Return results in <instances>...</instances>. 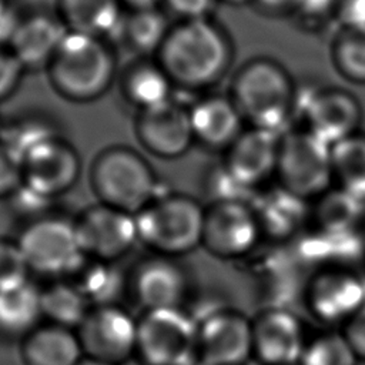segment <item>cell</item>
Listing matches in <instances>:
<instances>
[{
  "instance_id": "cell-1",
  "label": "cell",
  "mask_w": 365,
  "mask_h": 365,
  "mask_svg": "<svg viewBox=\"0 0 365 365\" xmlns=\"http://www.w3.org/2000/svg\"><path fill=\"white\" fill-rule=\"evenodd\" d=\"M155 58L175 88L201 91L224 76L231 60V46L211 17L175 20Z\"/></svg>"
},
{
  "instance_id": "cell-2",
  "label": "cell",
  "mask_w": 365,
  "mask_h": 365,
  "mask_svg": "<svg viewBox=\"0 0 365 365\" xmlns=\"http://www.w3.org/2000/svg\"><path fill=\"white\" fill-rule=\"evenodd\" d=\"M53 90L71 103L86 104L101 98L118 78L114 43L90 34L68 31L48 63Z\"/></svg>"
},
{
  "instance_id": "cell-3",
  "label": "cell",
  "mask_w": 365,
  "mask_h": 365,
  "mask_svg": "<svg viewBox=\"0 0 365 365\" xmlns=\"http://www.w3.org/2000/svg\"><path fill=\"white\" fill-rule=\"evenodd\" d=\"M90 181L100 204L134 215L161 195L153 167L127 145L101 150L93 161Z\"/></svg>"
},
{
  "instance_id": "cell-4",
  "label": "cell",
  "mask_w": 365,
  "mask_h": 365,
  "mask_svg": "<svg viewBox=\"0 0 365 365\" xmlns=\"http://www.w3.org/2000/svg\"><path fill=\"white\" fill-rule=\"evenodd\" d=\"M205 207L182 194H161L135 214L138 240L160 255L174 257L202 242Z\"/></svg>"
},
{
  "instance_id": "cell-5",
  "label": "cell",
  "mask_w": 365,
  "mask_h": 365,
  "mask_svg": "<svg viewBox=\"0 0 365 365\" xmlns=\"http://www.w3.org/2000/svg\"><path fill=\"white\" fill-rule=\"evenodd\" d=\"M30 272L46 277L74 275L87 261L76 221L34 218L17 240Z\"/></svg>"
},
{
  "instance_id": "cell-6",
  "label": "cell",
  "mask_w": 365,
  "mask_h": 365,
  "mask_svg": "<svg viewBox=\"0 0 365 365\" xmlns=\"http://www.w3.org/2000/svg\"><path fill=\"white\" fill-rule=\"evenodd\" d=\"M197 336V319L182 308L144 311L138 319L135 355L145 365H192Z\"/></svg>"
},
{
  "instance_id": "cell-7",
  "label": "cell",
  "mask_w": 365,
  "mask_h": 365,
  "mask_svg": "<svg viewBox=\"0 0 365 365\" xmlns=\"http://www.w3.org/2000/svg\"><path fill=\"white\" fill-rule=\"evenodd\" d=\"M289 94V83L279 68L255 61L237 74L231 98L255 127L281 135L287 127Z\"/></svg>"
},
{
  "instance_id": "cell-8",
  "label": "cell",
  "mask_w": 365,
  "mask_h": 365,
  "mask_svg": "<svg viewBox=\"0 0 365 365\" xmlns=\"http://www.w3.org/2000/svg\"><path fill=\"white\" fill-rule=\"evenodd\" d=\"M277 175L279 187L309 200L325 194L334 178L331 145L312 133H289L279 143Z\"/></svg>"
},
{
  "instance_id": "cell-9",
  "label": "cell",
  "mask_w": 365,
  "mask_h": 365,
  "mask_svg": "<svg viewBox=\"0 0 365 365\" xmlns=\"http://www.w3.org/2000/svg\"><path fill=\"white\" fill-rule=\"evenodd\" d=\"M138 319L113 305L91 307L76 329L86 358L120 365L135 355Z\"/></svg>"
},
{
  "instance_id": "cell-10",
  "label": "cell",
  "mask_w": 365,
  "mask_h": 365,
  "mask_svg": "<svg viewBox=\"0 0 365 365\" xmlns=\"http://www.w3.org/2000/svg\"><path fill=\"white\" fill-rule=\"evenodd\" d=\"M261 235L257 214L242 200H217L205 207L202 242L218 258L248 254Z\"/></svg>"
},
{
  "instance_id": "cell-11",
  "label": "cell",
  "mask_w": 365,
  "mask_h": 365,
  "mask_svg": "<svg viewBox=\"0 0 365 365\" xmlns=\"http://www.w3.org/2000/svg\"><path fill=\"white\" fill-rule=\"evenodd\" d=\"M197 362L242 365L252 356V321L232 309H217L197 321Z\"/></svg>"
},
{
  "instance_id": "cell-12",
  "label": "cell",
  "mask_w": 365,
  "mask_h": 365,
  "mask_svg": "<svg viewBox=\"0 0 365 365\" xmlns=\"http://www.w3.org/2000/svg\"><path fill=\"white\" fill-rule=\"evenodd\" d=\"M134 131L145 151L164 160L180 158L195 144L190 108L175 98L137 113Z\"/></svg>"
},
{
  "instance_id": "cell-13",
  "label": "cell",
  "mask_w": 365,
  "mask_h": 365,
  "mask_svg": "<svg viewBox=\"0 0 365 365\" xmlns=\"http://www.w3.org/2000/svg\"><path fill=\"white\" fill-rule=\"evenodd\" d=\"M87 258L114 262L138 240L135 215L104 204L88 208L76 221Z\"/></svg>"
},
{
  "instance_id": "cell-14",
  "label": "cell",
  "mask_w": 365,
  "mask_h": 365,
  "mask_svg": "<svg viewBox=\"0 0 365 365\" xmlns=\"http://www.w3.org/2000/svg\"><path fill=\"white\" fill-rule=\"evenodd\" d=\"M23 184L48 198L68 191L81 173V160L74 145L63 135L38 144L21 160Z\"/></svg>"
},
{
  "instance_id": "cell-15",
  "label": "cell",
  "mask_w": 365,
  "mask_h": 365,
  "mask_svg": "<svg viewBox=\"0 0 365 365\" xmlns=\"http://www.w3.org/2000/svg\"><path fill=\"white\" fill-rule=\"evenodd\" d=\"M305 345L302 325L291 311L267 309L252 321V356L264 365H298Z\"/></svg>"
},
{
  "instance_id": "cell-16",
  "label": "cell",
  "mask_w": 365,
  "mask_h": 365,
  "mask_svg": "<svg viewBox=\"0 0 365 365\" xmlns=\"http://www.w3.org/2000/svg\"><path fill=\"white\" fill-rule=\"evenodd\" d=\"M311 312L324 322H346L365 305V279L348 269H327L307 291Z\"/></svg>"
},
{
  "instance_id": "cell-17",
  "label": "cell",
  "mask_w": 365,
  "mask_h": 365,
  "mask_svg": "<svg viewBox=\"0 0 365 365\" xmlns=\"http://www.w3.org/2000/svg\"><path fill=\"white\" fill-rule=\"evenodd\" d=\"M67 33L68 29L56 10L34 9L23 11L7 47L26 71L46 70Z\"/></svg>"
},
{
  "instance_id": "cell-18",
  "label": "cell",
  "mask_w": 365,
  "mask_h": 365,
  "mask_svg": "<svg viewBox=\"0 0 365 365\" xmlns=\"http://www.w3.org/2000/svg\"><path fill=\"white\" fill-rule=\"evenodd\" d=\"M279 135L254 127L242 131L227 150L224 168L247 191L277 171Z\"/></svg>"
},
{
  "instance_id": "cell-19",
  "label": "cell",
  "mask_w": 365,
  "mask_h": 365,
  "mask_svg": "<svg viewBox=\"0 0 365 365\" xmlns=\"http://www.w3.org/2000/svg\"><path fill=\"white\" fill-rule=\"evenodd\" d=\"M133 289L144 311L181 308L187 292V277L171 257L158 254L138 265Z\"/></svg>"
},
{
  "instance_id": "cell-20",
  "label": "cell",
  "mask_w": 365,
  "mask_h": 365,
  "mask_svg": "<svg viewBox=\"0 0 365 365\" xmlns=\"http://www.w3.org/2000/svg\"><path fill=\"white\" fill-rule=\"evenodd\" d=\"M188 108L194 140L208 150H228L242 133V113L231 97L205 94Z\"/></svg>"
},
{
  "instance_id": "cell-21",
  "label": "cell",
  "mask_w": 365,
  "mask_h": 365,
  "mask_svg": "<svg viewBox=\"0 0 365 365\" xmlns=\"http://www.w3.org/2000/svg\"><path fill=\"white\" fill-rule=\"evenodd\" d=\"M124 101L137 113L174 98L175 86L163 66L153 57H135L118 77Z\"/></svg>"
},
{
  "instance_id": "cell-22",
  "label": "cell",
  "mask_w": 365,
  "mask_h": 365,
  "mask_svg": "<svg viewBox=\"0 0 365 365\" xmlns=\"http://www.w3.org/2000/svg\"><path fill=\"white\" fill-rule=\"evenodd\" d=\"M56 13L68 31L118 40L125 17L121 0H56Z\"/></svg>"
},
{
  "instance_id": "cell-23",
  "label": "cell",
  "mask_w": 365,
  "mask_h": 365,
  "mask_svg": "<svg viewBox=\"0 0 365 365\" xmlns=\"http://www.w3.org/2000/svg\"><path fill=\"white\" fill-rule=\"evenodd\" d=\"M21 358L26 365H77L84 354L76 331L47 322L23 338Z\"/></svg>"
},
{
  "instance_id": "cell-24",
  "label": "cell",
  "mask_w": 365,
  "mask_h": 365,
  "mask_svg": "<svg viewBox=\"0 0 365 365\" xmlns=\"http://www.w3.org/2000/svg\"><path fill=\"white\" fill-rule=\"evenodd\" d=\"M309 133L334 145L352 135L359 114L355 101L344 93H327L309 100L307 106Z\"/></svg>"
},
{
  "instance_id": "cell-25",
  "label": "cell",
  "mask_w": 365,
  "mask_h": 365,
  "mask_svg": "<svg viewBox=\"0 0 365 365\" xmlns=\"http://www.w3.org/2000/svg\"><path fill=\"white\" fill-rule=\"evenodd\" d=\"M41 312V289L30 279L0 289V334L24 338L37 325Z\"/></svg>"
},
{
  "instance_id": "cell-26",
  "label": "cell",
  "mask_w": 365,
  "mask_h": 365,
  "mask_svg": "<svg viewBox=\"0 0 365 365\" xmlns=\"http://www.w3.org/2000/svg\"><path fill=\"white\" fill-rule=\"evenodd\" d=\"M171 26L168 14L160 7L127 10L118 40L137 57L155 58Z\"/></svg>"
},
{
  "instance_id": "cell-27",
  "label": "cell",
  "mask_w": 365,
  "mask_h": 365,
  "mask_svg": "<svg viewBox=\"0 0 365 365\" xmlns=\"http://www.w3.org/2000/svg\"><path fill=\"white\" fill-rule=\"evenodd\" d=\"M60 134L61 131L51 115L31 111L16 114L10 120H4L0 143H3L21 164L23 157L29 151Z\"/></svg>"
},
{
  "instance_id": "cell-28",
  "label": "cell",
  "mask_w": 365,
  "mask_h": 365,
  "mask_svg": "<svg viewBox=\"0 0 365 365\" xmlns=\"http://www.w3.org/2000/svg\"><path fill=\"white\" fill-rule=\"evenodd\" d=\"M254 211L261 232H267L272 237H287L297 231L307 215L305 200L288 192L282 187L264 195Z\"/></svg>"
},
{
  "instance_id": "cell-29",
  "label": "cell",
  "mask_w": 365,
  "mask_h": 365,
  "mask_svg": "<svg viewBox=\"0 0 365 365\" xmlns=\"http://www.w3.org/2000/svg\"><path fill=\"white\" fill-rule=\"evenodd\" d=\"M91 305L74 282L57 281L41 289V312L50 324L77 329Z\"/></svg>"
},
{
  "instance_id": "cell-30",
  "label": "cell",
  "mask_w": 365,
  "mask_h": 365,
  "mask_svg": "<svg viewBox=\"0 0 365 365\" xmlns=\"http://www.w3.org/2000/svg\"><path fill=\"white\" fill-rule=\"evenodd\" d=\"M331 158L339 188L365 202V137L352 134L334 144Z\"/></svg>"
},
{
  "instance_id": "cell-31",
  "label": "cell",
  "mask_w": 365,
  "mask_h": 365,
  "mask_svg": "<svg viewBox=\"0 0 365 365\" xmlns=\"http://www.w3.org/2000/svg\"><path fill=\"white\" fill-rule=\"evenodd\" d=\"M76 287L91 307L113 305L124 289V278L117 267L108 261L91 259L74 274Z\"/></svg>"
},
{
  "instance_id": "cell-32",
  "label": "cell",
  "mask_w": 365,
  "mask_h": 365,
  "mask_svg": "<svg viewBox=\"0 0 365 365\" xmlns=\"http://www.w3.org/2000/svg\"><path fill=\"white\" fill-rule=\"evenodd\" d=\"M364 201L344 190L325 192L319 197L317 221L321 231L331 235H345L356 225Z\"/></svg>"
},
{
  "instance_id": "cell-33",
  "label": "cell",
  "mask_w": 365,
  "mask_h": 365,
  "mask_svg": "<svg viewBox=\"0 0 365 365\" xmlns=\"http://www.w3.org/2000/svg\"><path fill=\"white\" fill-rule=\"evenodd\" d=\"M358 358L342 334L329 332L305 345L298 365H356Z\"/></svg>"
},
{
  "instance_id": "cell-34",
  "label": "cell",
  "mask_w": 365,
  "mask_h": 365,
  "mask_svg": "<svg viewBox=\"0 0 365 365\" xmlns=\"http://www.w3.org/2000/svg\"><path fill=\"white\" fill-rule=\"evenodd\" d=\"M341 68L356 80H365V30H348L338 46Z\"/></svg>"
},
{
  "instance_id": "cell-35",
  "label": "cell",
  "mask_w": 365,
  "mask_h": 365,
  "mask_svg": "<svg viewBox=\"0 0 365 365\" xmlns=\"http://www.w3.org/2000/svg\"><path fill=\"white\" fill-rule=\"evenodd\" d=\"M29 272L19 242L0 238V289L29 279Z\"/></svg>"
},
{
  "instance_id": "cell-36",
  "label": "cell",
  "mask_w": 365,
  "mask_h": 365,
  "mask_svg": "<svg viewBox=\"0 0 365 365\" xmlns=\"http://www.w3.org/2000/svg\"><path fill=\"white\" fill-rule=\"evenodd\" d=\"M26 68L7 46H0V103L20 87Z\"/></svg>"
},
{
  "instance_id": "cell-37",
  "label": "cell",
  "mask_w": 365,
  "mask_h": 365,
  "mask_svg": "<svg viewBox=\"0 0 365 365\" xmlns=\"http://www.w3.org/2000/svg\"><path fill=\"white\" fill-rule=\"evenodd\" d=\"M21 184L23 173L20 161L0 143V198L11 197Z\"/></svg>"
},
{
  "instance_id": "cell-38",
  "label": "cell",
  "mask_w": 365,
  "mask_h": 365,
  "mask_svg": "<svg viewBox=\"0 0 365 365\" xmlns=\"http://www.w3.org/2000/svg\"><path fill=\"white\" fill-rule=\"evenodd\" d=\"M217 0H163L165 11L177 20H191L210 17Z\"/></svg>"
},
{
  "instance_id": "cell-39",
  "label": "cell",
  "mask_w": 365,
  "mask_h": 365,
  "mask_svg": "<svg viewBox=\"0 0 365 365\" xmlns=\"http://www.w3.org/2000/svg\"><path fill=\"white\" fill-rule=\"evenodd\" d=\"M342 335L356 358L365 361V305L345 322Z\"/></svg>"
},
{
  "instance_id": "cell-40",
  "label": "cell",
  "mask_w": 365,
  "mask_h": 365,
  "mask_svg": "<svg viewBox=\"0 0 365 365\" xmlns=\"http://www.w3.org/2000/svg\"><path fill=\"white\" fill-rule=\"evenodd\" d=\"M21 16L11 0H0V46H9Z\"/></svg>"
},
{
  "instance_id": "cell-41",
  "label": "cell",
  "mask_w": 365,
  "mask_h": 365,
  "mask_svg": "<svg viewBox=\"0 0 365 365\" xmlns=\"http://www.w3.org/2000/svg\"><path fill=\"white\" fill-rule=\"evenodd\" d=\"M338 13L348 30H365V0H342Z\"/></svg>"
},
{
  "instance_id": "cell-42",
  "label": "cell",
  "mask_w": 365,
  "mask_h": 365,
  "mask_svg": "<svg viewBox=\"0 0 365 365\" xmlns=\"http://www.w3.org/2000/svg\"><path fill=\"white\" fill-rule=\"evenodd\" d=\"M335 0H297V6L309 16L324 14Z\"/></svg>"
},
{
  "instance_id": "cell-43",
  "label": "cell",
  "mask_w": 365,
  "mask_h": 365,
  "mask_svg": "<svg viewBox=\"0 0 365 365\" xmlns=\"http://www.w3.org/2000/svg\"><path fill=\"white\" fill-rule=\"evenodd\" d=\"M125 10H141V9H153L160 7L163 0H121Z\"/></svg>"
},
{
  "instance_id": "cell-44",
  "label": "cell",
  "mask_w": 365,
  "mask_h": 365,
  "mask_svg": "<svg viewBox=\"0 0 365 365\" xmlns=\"http://www.w3.org/2000/svg\"><path fill=\"white\" fill-rule=\"evenodd\" d=\"M262 6L269 7V9H279V7H285L289 4H295L297 0H258Z\"/></svg>"
},
{
  "instance_id": "cell-45",
  "label": "cell",
  "mask_w": 365,
  "mask_h": 365,
  "mask_svg": "<svg viewBox=\"0 0 365 365\" xmlns=\"http://www.w3.org/2000/svg\"><path fill=\"white\" fill-rule=\"evenodd\" d=\"M77 365H115V364H110V362H104V361H98V359H91V358H83Z\"/></svg>"
},
{
  "instance_id": "cell-46",
  "label": "cell",
  "mask_w": 365,
  "mask_h": 365,
  "mask_svg": "<svg viewBox=\"0 0 365 365\" xmlns=\"http://www.w3.org/2000/svg\"><path fill=\"white\" fill-rule=\"evenodd\" d=\"M221 1H225V3H230V4H242L248 0H221Z\"/></svg>"
},
{
  "instance_id": "cell-47",
  "label": "cell",
  "mask_w": 365,
  "mask_h": 365,
  "mask_svg": "<svg viewBox=\"0 0 365 365\" xmlns=\"http://www.w3.org/2000/svg\"><path fill=\"white\" fill-rule=\"evenodd\" d=\"M3 123H4V118L0 115V135H1V130H3Z\"/></svg>"
},
{
  "instance_id": "cell-48",
  "label": "cell",
  "mask_w": 365,
  "mask_h": 365,
  "mask_svg": "<svg viewBox=\"0 0 365 365\" xmlns=\"http://www.w3.org/2000/svg\"><path fill=\"white\" fill-rule=\"evenodd\" d=\"M364 247H365V234H364Z\"/></svg>"
}]
</instances>
